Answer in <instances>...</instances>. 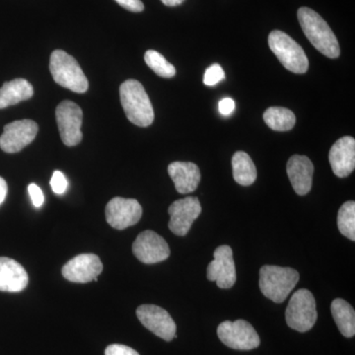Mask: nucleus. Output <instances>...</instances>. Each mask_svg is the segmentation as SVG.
Masks as SVG:
<instances>
[{
  "instance_id": "5",
  "label": "nucleus",
  "mask_w": 355,
  "mask_h": 355,
  "mask_svg": "<svg viewBox=\"0 0 355 355\" xmlns=\"http://www.w3.org/2000/svg\"><path fill=\"white\" fill-rule=\"evenodd\" d=\"M268 46L287 70L297 74L307 72L309 60L304 50L286 33L279 30L270 33Z\"/></svg>"
},
{
  "instance_id": "6",
  "label": "nucleus",
  "mask_w": 355,
  "mask_h": 355,
  "mask_svg": "<svg viewBox=\"0 0 355 355\" xmlns=\"http://www.w3.org/2000/svg\"><path fill=\"white\" fill-rule=\"evenodd\" d=\"M318 318L316 300L312 292L299 289L292 295L286 312L289 328L306 333L316 324Z\"/></svg>"
},
{
  "instance_id": "12",
  "label": "nucleus",
  "mask_w": 355,
  "mask_h": 355,
  "mask_svg": "<svg viewBox=\"0 0 355 355\" xmlns=\"http://www.w3.org/2000/svg\"><path fill=\"white\" fill-rule=\"evenodd\" d=\"M107 222L114 229L123 230L139 223L142 207L135 198H114L106 207Z\"/></svg>"
},
{
  "instance_id": "30",
  "label": "nucleus",
  "mask_w": 355,
  "mask_h": 355,
  "mask_svg": "<svg viewBox=\"0 0 355 355\" xmlns=\"http://www.w3.org/2000/svg\"><path fill=\"white\" fill-rule=\"evenodd\" d=\"M119 4L130 12H141L144 10V6L141 0H114Z\"/></svg>"
},
{
  "instance_id": "26",
  "label": "nucleus",
  "mask_w": 355,
  "mask_h": 355,
  "mask_svg": "<svg viewBox=\"0 0 355 355\" xmlns=\"http://www.w3.org/2000/svg\"><path fill=\"white\" fill-rule=\"evenodd\" d=\"M224 77H225V73L220 65L214 64L205 71L203 83L207 86L216 85L217 83H220L222 79H224Z\"/></svg>"
},
{
  "instance_id": "10",
  "label": "nucleus",
  "mask_w": 355,
  "mask_h": 355,
  "mask_svg": "<svg viewBox=\"0 0 355 355\" xmlns=\"http://www.w3.org/2000/svg\"><path fill=\"white\" fill-rule=\"evenodd\" d=\"M132 253L146 265L161 263L170 257V248L164 238L154 231L146 230L137 236L132 244Z\"/></svg>"
},
{
  "instance_id": "1",
  "label": "nucleus",
  "mask_w": 355,
  "mask_h": 355,
  "mask_svg": "<svg viewBox=\"0 0 355 355\" xmlns=\"http://www.w3.org/2000/svg\"><path fill=\"white\" fill-rule=\"evenodd\" d=\"M297 15L306 37L320 53L330 58L340 57V49L338 39L331 31L330 26L319 14L308 7H301Z\"/></svg>"
},
{
  "instance_id": "29",
  "label": "nucleus",
  "mask_w": 355,
  "mask_h": 355,
  "mask_svg": "<svg viewBox=\"0 0 355 355\" xmlns=\"http://www.w3.org/2000/svg\"><path fill=\"white\" fill-rule=\"evenodd\" d=\"M30 198H31L34 207H40L43 205L44 198L43 191L37 186L36 184H30L28 187Z\"/></svg>"
},
{
  "instance_id": "13",
  "label": "nucleus",
  "mask_w": 355,
  "mask_h": 355,
  "mask_svg": "<svg viewBox=\"0 0 355 355\" xmlns=\"http://www.w3.org/2000/svg\"><path fill=\"white\" fill-rule=\"evenodd\" d=\"M169 229L177 236H186L193 221L202 214V205L196 197L178 200L170 205Z\"/></svg>"
},
{
  "instance_id": "16",
  "label": "nucleus",
  "mask_w": 355,
  "mask_h": 355,
  "mask_svg": "<svg viewBox=\"0 0 355 355\" xmlns=\"http://www.w3.org/2000/svg\"><path fill=\"white\" fill-rule=\"evenodd\" d=\"M329 160L334 174L340 178L349 176L355 168V139L343 137L331 146Z\"/></svg>"
},
{
  "instance_id": "23",
  "label": "nucleus",
  "mask_w": 355,
  "mask_h": 355,
  "mask_svg": "<svg viewBox=\"0 0 355 355\" xmlns=\"http://www.w3.org/2000/svg\"><path fill=\"white\" fill-rule=\"evenodd\" d=\"M263 121L268 128L275 132H288L295 125V114L291 110L282 107H272L263 114Z\"/></svg>"
},
{
  "instance_id": "28",
  "label": "nucleus",
  "mask_w": 355,
  "mask_h": 355,
  "mask_svg": "<svg viewBox=\"0 0 355 355\" xmlns=\"http://www.w3.org/2000/svg\"><path fill=\"white\" fill-rule=\"evenodd\" d=\"M105 355H139L137 350L123 345H111L105 350Z\"/></svg>"
},
{
  "instance_id": "25",
  "label": "nucleus",
  "mask_w": 355,
  "mask_h": 355,
  "mask_svg": "<svg viewBox=\"0 0 355 355\" xmlns=\"http://www.w3.org/2000/svg\"><path fill=\"white\" fill-rule=\"evenodd\" d=\"M144 60L158 76L163 77V78H172L176 76V69L174 65L170 64L158 51H147L144 55Z\"/></svg>"
},
{
  "instance_id": "21",
  "label": "nucleus",
  "mask_w": 355,
  "mask_h": 355,
  "mask_svg": "<svg viewBox=\"0 0 355 355\" xmlns=\"http://www.w3.org/2000/svg\"><path fill=\"white\" fill-rule=\"evenodd\" d=\"M331 314L338 330L345 338L355 335V312L352 306L343 299L338 298L331 302Z\"/></svg>"
},
{
  "instance_id": "7",
  "label": "nucleus",
  "mask_w": 355,
  "mask_h": 355,
  "mask_svg": "<svg viewBox=\"0 0 355 355\" xmlns=\"http://www.w3.org/2000/svg\"><path fill=\"white\" fill-rule=\"evenodd\" d=\"M217 336L226 347L236 350H252L261 343L254 327L245 320L223 322L217 328Z\"/></svg>"
},
{
  "instance_id": "9",
  "label": "nucleus",
  "mask_w": 355,
  "mask_h": 355,
  "mask_svg": "<svg viewBox=\"0 0 355 355\" xmlns=\"http://www.w3.org/2000/svg\"><path fill=\"white\" fill-rule=\"evenodd\" d=\"M137 316L140 323L154 335L166 342L177 338V326L167 311L156 305H141L137 309Z\"/></svg>"
},
{
  "instance_id": "4",
  "label": "nucleus",
  "mask_w": 355,
  "mask_h": 355,
  "mask_svg": "<svg viewBox=\"0 0 355 355\" xmlns=\"http://www.w3.org/2000/svg\"><path fill=\"white\" fill-rule=\"evenodd\" d=\"M50 71L53 80L72 92L83 94L88 90V80L77 60L64 51H53L50 58Z\"/></svg>"
},
{
  "instance_id": "18",
  "label": "nucleus",
  "mask_w": 355,
  "mask_h": 355,
  "mask_svg": "<svg viewBox=\"0 0 355 355\" xmlns=\"http://www.w3.org/2000/svg\"><path fill=\"white\" fill-rule=\"evenodd\" d=\"M168 173L174 182L178 193L182 195L197 190L202 178L200 168L191 162H173L168 166Z\"/></svg>"
},
{
  "instance_id": "31",
  "label": "nucleus",
  "mask_w": 355,
  "mask_h": 355,
  "mask_svg": "<svg viewBox=\"0 0 355 355\" xmlns=\"http://www.w3.org/2000/svg\"><path fill=\"white\" fill-rule=\"evenodd\" d=\"M218 108L219 112L223 116H229V114H232L233 111H234L235 102L230 99V98H225V99H222L219 102Z\"/></svg>"
},
{
  "instance_id": "32",
  "label": "nucleus",
  "mask_w": 355,
  "mask_h": 355,
  "mask_svg": "<svg viewBox=\"0 0 355 355\" xmlns=\"http://www.w3.org/2000/svg\"><path fill=\"white\" fill-rule=\"evenodd\" d=\"M7 184L3 178L0 177V205L4 202L7 196Z\"/></svg>"
},
{
  "instance_id": "3",
  "label": "nucleus",
  "mask_w": 355,
  "mask_h": 355,
  "mask_svg": "<svg viewBox=\"0 0 355 355\" xmlns=\"http://www.w3.org/2000/svg\"><path fill=\"white\" fill-rule=\"evenodd\" d=\"M299 282L297 270L277 266H263L260 270L261 293L273 302L282 303Z\"/></svg>"
},
{
  "instance_id": "33",
  "label": "nucleus",
  "mask_w": 355,
  "mask_h": 355,
  "mask_svg": "<svg viewBox=\"0 0 355 355\" xmlns=\"http://www.w3.org/2000/svg\"><path fill=\"white\" fill-rule=\"evenodd\" d=\"M184 0H161L163 4L166 6L174 7L181 6Z\"/></svg>"
},
{
  "instance_id": "24",
  "label": "nucleus",
  "mask_w": 355,
  "mask_h": 355,
  "mask_svg": "<svg viewBox=\"0 0 355 355\" xmlns=\"http://www.w3.org/2000/svg\"><path fill=\"white\" fill-rule=\"evenodd\" d=\"M338 227L345 237L355 241V202L354 200L343 203L338 210Z\"/></svg>"
},
{
  "instance_id": "22",
  "label": "nucleus",
  "mask_w": 355,
  "mask_h": 355,
  "mask_svg": "<svg viewBox=\"0 0 355 355\" xmlns=\"http://www.w3.org/2000/svg\"><path fill=\"white\" fill-rule=\"evenodd\" d=\"M233 177L241 186H251L257 179V169L249 154L238 151L232 157Z\"/></svg>"
},
{
  "instance_id": "27",
  "label": "nucleus",
  "mask_w": 355,
  "mask_h": 355,
  "mask_svg": "<svg viewBox=\"0 0 355 355\" xmlns=\"http://www.w3.org/2000/svg\"><path fill=\"white\" fill-rule=\"evenodd\" d=\"M51 187L53 191L57 195H62L67 189V180L60 171L53 172L51 179Z\"/></svg>"
},
{
  "instance_id": "19",
  "label": "nucleus",
  "mask_w": 355,
  "mask_h": 355,
  "mask_svg": "<svg viewBox=\"0 0 355 355\" xmlns=\"http://www.w3.org/2000/svg\"><path fill=\"white\" fill-rule=\"evenodd\" d=\"M29 277L24 268L12 259L0 257V291H24Z\"/></svg>"
},
{
  "instance_id": "17",
  "label": "nucleus",
  "mask_w": 355,
  "mask_h": 355,
  "mask_svg": "<svg viewBox=\"0 0 355 355\" xmlns=\"http://www.w3.org/2000/svg\"><path fill=\"white\" fill-rule=\"evenodd\" d=\"M287 175L294 191L299 196H305L312 188L314 165L307 156L293 155L286 166Z\"/></svg>"
},
{
  "instance_id": "2",
  "label": "nucleus",
  "mask_w": 355,
  "mask_h": 355,
  "mask_svg": "<svg viewBox=\"0 0 355 355\" xmlns=\"http://www.w3.org/2000/svg\"><path fill=\"white\" fill-rule=\"evenodd\" d=\"M121 106L130 123L140 128H147L154 121V110L150 99L142 84L135 79H128L120 86Z\"/></svg>"
},
{
  "instance_id": "8",
  "label": "nucleus",
  "mask_w": 355,
  "mask_h": 355,
  "mask_svg": "<svg viewBox=\"0 0 355 355\" xmlns=\"http://www.w3.org/2000/svg\"><path fill=\"white\" fill-rule=\"evenodd\" d=\"M83 110L74 102L62 101L55 110L58 130L67 146H76L83 140Z\"/></svg>"
},
{
  "instance_id": "20",
  "label": "nucleus",
  "mask_w": 355,
  "mask_h": 355,
  "mask_svg": "<svg viewBox=\"0 0 355 355\" xmlns=\"http://www.w3.org/2000/svg\"><path fill=\"white\" fill-rule=\"evenodd\" d=\"M33 95L34 88L26 79L16 78L6 83L0 88V109H6L7 107L31 99Z\"/></svg>"
},
{
  "instance_id": "15",
  "label": "nucleus",
  "mask_w": 355,
  "mask_h": 355,
  "mask_svg": "<svg viewBox=\"0 0 355 355\" xmlns=\"http://www.w3.org/2000/svg\"><path fill=\"white\" fill-rule=\"evenodd\" d=\"M102 272V261L97 254H83L67 261L62 272L64 279L69 282L87 284L98 279V275Z\"/></svg>"
},
{
  "instance_id": "14",
  "label": "nucleus",
  "mask_w": 355,
  "mask_h": 355,
  "mask_svg": "<svg viewBox=\"0 0 355 355\" xmlns=\"http://www.w3.org/2000/svg\"><path fill=\"white\" fill-rule=\"evenodd\" d=\"M214 260L207 266V279L216 282L221 289L231 288L236 282V268L231 247L222 245L214 253Z\"/></svg>"
},
{
  "instance_id": "11",
  "label": "nucleus",
  "mask_w": 355,
  "mask_h": 355,
  "mask_svg": "<svg viewBox=\"0 0 355 355\" xmlns=\"http://www.w3.org/2000/svg\"><path fill=\"white\" fill-rule=\"evenodd\" d=\"M39 125L32 120L15 121L4 127L0 148L6 153H19L36 137Z\"/></svg>"
}]
</instances>
